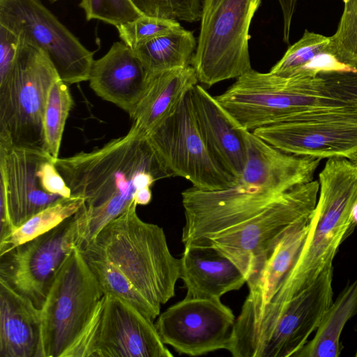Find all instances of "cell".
Instances as JSON below:
<instances>
[{
  "instance_id": "1",
  "label": "cell",
  "mask_w": 357,
  "mask_h": 357,
  "mask_svg": "<svg viewBox=\"0 0 357 357\" xmlns=\"http://www.w3.org/2000/svg\"><path fill=\"white\" fill-rule=\"evenodd\" d=\"M55 165L71 191L84 198L81 247L135 202L136 195L172 176L148 137L131 127L121 137L89 152L58 158Z\"/></svg>"
},
{
  "instance_id": "2",
  "label": "cell",
  "mask_w": 357,
  "mask_h": 357,
  "mask_svg": "<svg viewBox=\"0 0 357 357\" xmlns=\"http://www.w3.org/2000/svg\"><path fill=\"white\" fill-rule=\"evenodd\" d=\"M333 266L287 300L241 309L228 351L234 357H295L333 302Z\"/></svg>"
},
{
  "instance_id": "3",
  "label": "cell",
  "mask_w": 357,
  "mask_h": 357,
  "mask_svg": "<svg viewBox=\"0 0 357 357\" xmlns=\"http://www.w3.org/2000/svg\"><path fill=\"white\" fill-rule=\"evenodd\" d=\"M137 206L132 203L80 248L110 261L160 313L175 294L181 261L172 255L163 229L142 220Z\"/></svg>"
},
{
  "instance_id": "4",
  "label": "cell",
  "mask_w": 357,
  "mask_h": 357,
  "mask_svg": "<svg viewBox=\"0 0 357 357\" xmlns=\"http://www.w3.org/2000/svg\"><path fill=\"white\" fill-rule=\"evenodd\" d=\"M319 195L309 231L294 263L278 286L291 297L310 286L333 261L354 228L351 211L357 202V165L345 157H332L319 175Z\"/></svg>"
},
{
  "instance_id": "5",
  "label": "cell",
  "mask_w": 357,
  "mask_h": 357,
  "mask_svg": "<svg viewBox=\"0 0 357 357\" xmlns=\"http://www.w3.org/2000/svg\"><path fill=\"white\" fill-rule=\"evenodd\" d=\"M215 98L250 131L317 109H341L319 74L281 76L251 69Z\"/></svg>"
},
{
  "instance_id": "6",
  "label": "cell",
  "mask_w": 357,
  "mask_h": 357,
  "mask_svg": "<svg viewBox=\"0 0 357 357\" xmlns=\"http://www.w3.org/2000/svg\"><path fill=\"white\" fill-rule=\"evenodd\" d=\"M20 37L15 64L0 81V141L43 148V120L47 95L60 77L43 50Z\"/></svg>"
},
{
  "instance_id": "7",
  "label": "cell",
  "mask_w": 357,
  "mask_h": 357,
  "mask_svg": "<svg viewBox=\"0 0 357 357\" xmlns=\"http://www.w3.org/2000/svg\"><path fill=\"white\" fill-rule=\"evenodd\" d=\"M261 0H204L198 43L192 60L198 81L208 86L237 79L252 68L251 21Z\"/></svg>"
},
{
  "instance_id": "8",
  "label": "cell",
  "mask_w": 357,
  "mask_h": 357,
  "mask_svg": "<svg viewBox=\"0 0 357 357\" xmlns=\"http://www.w3.org/2000/svg\"><path fill=\"white\" fill-rule=\"evenodd\" d=\"M104 293L79 247L57 271L40 308L37 357H66Z\"/></svg>"
},
{
  "instance_id": "9",
  "label": "cell",
  "mask_w": 357,
  "mask_h": 357,
  "mask_svg": "<svg viewBox=\"0 0 357 357\" xmlns=\"http://www.w3.org/2000/svg\"><path fill=\"white\" fill-rule=\"evenodd\" d=\"M319 191L317 181L297 185L250 220L199 246L212 247L228 257L247 282L284 234L309 224Z\"/></svg>"
},
{
  "instance_id": "10",
  "label": "cell",
  "mask_w": 357,
  "mask_h": 357,
  "mask_svg": "<svg viewBox=\"0 0 357 357\" xmlns=\"http://www.w3.org/2000/svg\"><path fill=\"white\" fill-rule=\"evenodd\" d=\"M153 321L105 293L66 357H172Z\"/></svg>"
},
{
  "instance_id": "11",
  "label": "cell",
  "mask_w": 357,
  "mask_h": 357,
  "mask_svg": "<svg viewBox=\"0 0 357 357\" xmlns=\"http://www.w3.org/2000/svg\"><path fill=\"white\" fill-rule=\"evenodd\" d=\"M190 91L174 113L147 137L172 176L185 178L201 190L229 188L236 179L209 151L197 121Z\"/></svg>"
},
{
  "instance_id": "12",
  "label": "cell",
  "mask_w": 357,
  "mask_h": 357,
  "mask_svg": "<svg viewBox=\"0 0 357 357\" xmlns=\"http://www.w3.org/2000/svg\"><path fill=\"white\" fill-rule=\"evenodd\" d=\"M78 213L52 230L0 255V279L40 309L54 278L67 256L80 248Z\"/></svg>"
},
{
  "instance_id": "13",
  "label": "cell",
  "mask_w": 357,
  "mask_h": 357,
  "mask_svg": "<svg viewBox=\"0 0 357 357\" xmlns=\"http://www.w3.org/2000/svg\"><path fill=\"white\" fill-rule=\"evenodd\" d=\"M0 24L43 50L68 85L89 80L93 52L40 0H0Z\"/></svg>"
},
{
  "instance_id": "14",
  "label": "cell",
  "mask_w": 357,
  "mask_h": 357,
  "mask_svg": "<svg viewBox=\"0 0 357 357\" xmlns=\"http://www.w3.org/2000/svg\"><path fill=\"white\" fill-rule=\"evenodd\" d=\"M252 132L284 152L321 159L347 158L357 147V121L341 109L303 113Z\"/></svg>"
},
{
  "instance_id": "15",
  "label": "cell",
  "mask_w": 357,
  "mask_h": 357,
  "mask_svg": "<svg viewBox=\"0 0 357 357\" xmlns=\"http://www.w3.org/2000/svg\"><path fill=\"white\" fill-rule=\"evenodd\" d=\"M235 321L220 299L185 297L160 314L154 324L165 345L196 356L228 350Z\"/></svg>"
},
{
  "instance_id": "16",
  "label": "cell",
  "mask_w": 357,
  "mask_h": 357,
  "mask_svg": "<svg viewBox=\"0 0 357 357\" xmlns=\"http://www.w3.org/2000/svg\"><path fill=\"white\" fill-rule=\"evenodd\" d=\"M50 157L42 147L0 141V197L6 202L13 231L40 211L63 198L47 192L43 184L42 166Z\"/></svg>"
},
{
  "instance_id": "17",
  "label": "cell",
  "mask_w": 357,
  "mask_h": 357,
  "mask_svg": "<svg viewBox=\"0 0 357 357\" xmlns=\"http://www.w3.org/2000/svg\"><path fill=\"white\" fill-rule=\"evenodd\" d=\"M247 159L239 180L283 194L312 181L321 158L284 152L246 130Z\"/></svg>"
},
{
  "instance_id": "18",
  "label": "cell",
  "mask_w": 357,
  "mask_h": 357,
  "mask_svg": "<svg viewBox=\"0 0 357 357\" xmlns=\"http://www.w3.org/2000/svg\"><path fill=\"white\" fill-rule=\"evenodd\" d=\"M190 93L197 121L209 151L237 180L247 159L246 129L201 85L196 84Z\"/></svg>"
},
{
  "instance_id": "19",
  "label": "cell",
  "mask_w": 357,
  "mask_h": 357,
  "mask_svg": "<svg viewBox=\"0 0 357 357\" xmlns=\"http://www.w3.org/2000/svg\"><path fill=\"white\" fill-rule=\"evenodd\" d=\"M148 77L149 72L132 49L120 41L93 61L88 81L98 96L116 105L130 117L145 91Z\"/></svg>"
},
{
  "instance_id": "20",
  "label": "cell",
  "mask_w": 357,
  "mask_h": 357,
  "mask_svg": "<svg viewBox=\"0 0 357 357\" xmlns=\"http://www.w3.org/2000/svg\"><path fill=\"white\" fill-rule=\"evenodd\" d=\"M180 261L185 297L220 299L246 283L238 266L212 247L184 245Z\"/></svg>"
},
{
  "instance_id": "21",
  "label": "cell",
  "mask_w": 357,
  "mask_h": 357,
  "mask_svg": "<svg viewBox=\"0 0 357 357\" xmlns=\"http://www.w3.org/2000/svg\"><path fill=\"white\" fill-rule=\"evenodd\" d=\"M198 82L191 66L149 73L145 91L130 116L131 127L148 137L174 113Z\"/></svg>"
},
{
  "instance_id": "22",
  "label": "cell",
  "mask_w": 357,
  "mask_h": 357,
  "mask_svg": "<svg viewBox=\"0 0 357 357\" xmlns=\"http://www.w3.org/2000/svg\"><path fill=\"white\" fill-rule=\"evenodd\" d=\"M40 309L0 279V357H37Z\"/></svg>"
},
{
  "instance_id": "23",
  "label": "cell",
  "mask_w": 357,
  "mask_h": 357,
  "mask_svg": "<svg viewBox=\"0 0 357 357\" xmlns=\"http://www.w3.org/2000/svg\"><path fill=\"white\" fill-rule=\"evenodd\" d=\"M308 231L309 224L289 230L278 240L255 274L247 280L249 294L242 309L257 307L270 297L296 259Z\"/></svg>"
},
{
  "instance_id": "24",
  "label": "cell",
  "mask_w": 357,
  "mask_h": 357,
  "mask_svg": "<svg viewBox=\"0 0 357 357\" xmlns=\"http://www.w3.org/2000/svg\"><path fill=\"white\" fill-rule=\"evenodd\" d=\"M357 314V278L347 284L325 312L313 338L295 357H338L340 337L347 321Z\"/></svg>"
},
{
  "instance_id": "25",
  "label": "cell",
  "mask_w": 357,
  "mask_h": 357,
  "mask_svg": "<svg viewBox=\"0 0 357 357\" xmlns=\"http://www.w3.org/2000/svg\"><path fill=\"white\" fill-rule=\"evenodd\" d=\"M193 33L183 28L132 49L149 73L189 66L196 50Z\"/></svg>"
},
{
  "instance_id": "26",
  "label": "cell",
  "mask_w": 357,
  "mask_h": 357,
  "mask_svg": "<svg viewBox=\"0 0 357 357\" xmlns=\"http://www.w3.org/2000/svg\"><path fill=\"white\" fill-rule=\"evenodd\" d=\"M84 203L82 197L72 195L51 204L0 240V255L55 228L77 213Z\"/></svg>"
},
{
  "instance_id": "27",
  "label": "cell",
  "mask_w": 357,
  "mask_h": 357,
  "mask_svg": "<svg viewBox=\"0 0 357 357\" xmlns=\"http://www.w3.org/2000/svg\"><path fill=\"white\" fill-rule=\"evenodd\" d=\"M81 251L104 294H111L124 299L153 321L158 317L160 313L110 261L88 250L81 248Z\"/></svg>"
},
{
  "instance_id": "28",
  "label": "cell",
  "mask_w": 357,
  "mask_h": 357,
  "mask_svg": "<svg viewBox=\"0 0 357 357\" xmlns=\"http://www.w3.org/2000/svg\"><path fill=\"white\" fill-rule=\"evenodd\" d=\"M67 84L61 78L52 84L45 107L43 129V149L56 159L65 125L73 105V100Z\"/></svg>"
},
{
  "instance_id": "29",
  "label": "cell",
  "mask_w": 357,
  "mask_h": 357,
  "mask_svg": "<svg viewBox=\"0 0 357 357\" xmlns=\"http://www.w3.org/2000/svg\"><path fill=\"white\" fill-rule=\"evenodd\" d=\"M329 43L330 37L305 30L269 72L281 76L294 75L317 55L328 53Z\"/></svg>"
},
{
  "instance_id": "30",
  "label": "cell",
  "mask_w": 357,
  "mask_h": 357,
  "mask_svg": "<svg viewBox=\"0 0 357 357\" xmlns=\"http://www.w3.org/2000/svg\"><path fill=\"white\" fill-rule=\"evenodd\" d=\"M343 12L335 33L330 36L328 53L357 68V0H343Z\"/></svg>"
},
{
  "instance_id": "31",
  "label": "cell",
  "mask_w": 357,
  "mask_h": 357,
  "mask_svg": "<svg viewBox=\"0 0 357 357\" xmlns=\"http://www.w3.org/2000/svg\"><path fill=\"white\" fill-rule=\"evenodd\" d=\"M143 15L174 21L195 22L201 19V0H131Z\"/></svg>"
},
{
  "instance_id": "32",
  "label": "cell",
  "mask_w": 357,
  "mask_h": 357,
  "mask_svg": "<svg viewBox=\"0 0 357 357\" xmlns=\"http://www.w3.org/2000/svg\"><path fill=\"white\" fill-rule=\"evenodd\" d=\"M116 28L121 41L134 49L143 43L183 27L177 21L142 15Z\"/></svg>"
},
{
  "instance_id": "33",
  "label": "cell",
  "mask_w": 357,
  "mask_h": 357,
  "mask_svg": "<svg viewBox=\"0 0 357 357\" xmlns=\"http://www.w3.org/2000/svg\"><path fill=\"white\" fill-rule=\"evenodd\" d=\"M86 20H101L116 27L143 15L131 0H81Z\"/></svg>"
},
{
  "instance_id": "34",
  "label": "cell",
  "mask_w": 357,
  "mask_h": 357,
  "mask_svg": "<svg viewBox=\"0 0 357 357\" xmlns=\"http://www.w3.org/2000/svg\"><path fill=\"white\" fill-rule=\"evenodd\" d=\"M331 97L357 121V68L319 74Z\"/></svg>"
},
{
  "instance_id": "35",
  "label": "cell",
  "mask_w": 357,
  "mask_h": 357,
  "mask_svg": "<svg viewBox=\"0 0 357 357\" xmlns=\"http://www.w3.org/2000/svg\"><path fill=\"white\" fill-rule=\"evenodd\" d=\"M20 46V37L13 31L0 24V81L11 71Z\"/></svg>"
},
{
  "instance_id": "36",
  "label": "cell",
  "mask_w": 357,
  "mask_h": 357,
  "mask_svg": "<svg viewBox=\"0 0 357 357\" xmlns=\"http://www.w3.org/2000/svg\"><path fill=\"white\" fill-rule=\"evenodd\" d=\"M283 17V40L289 42L291 21L295 13L297 0H278Z\"/></svg>"
},
{
  "instance_id": "37",
  "label": "cell",
  "mask_w": 357,
  "mask_h": 357,
  "mask_svg": "<svg viewBox=\"0 0 357 357\" xmlns=\"http://www.w3.org/2000/svg\"><path fill=\"white\" fill-rule=\"evenodd\" d=\"M351 220L354 226H357V202L354 204L351 211Z\"/></svg>"
},
{
  "instance_id": "38",
  "label": "cell",
  "mask_w": 357,
  "mask_h": 357,
  "mask_svg": "<svg viewBox=\"0 0 357 357\" xmlns=\"http://www.w3.org/2000/svg\"><path fill=\"white\" fill-rule=\"evenodd\" d=\"M351 162L357 165V147L347 157Z\"/></svg>"
},
{
  "instance_id": "39",
  "label": "cell",
  "mask_w": 357,
  "mask_h": 357,
  "mask_svg": "<svg viewBox=\"0 0 357 357\" xmlns=\"http://www.w3.org/2000/svg\"><path fill=\"white\" fill-rule=\"evenodd\" d=\"M49 1H50V2L54 3V2H56V1H59V0H49Z\"/></svg>"
},
{
  "instance_id": "40",
  "label": "cell",
  "mask_w": 357,
  "mask_h": 357,
  "mask_svg": "<svg viewBox=\"0 0 357 357\" xmlns=\"http://www.w3.org/2000/svg\"><path fill=\"white\" fill-rule=\"evenodd\" d=\"M355 356L357 357V349L356 351Z\"/></svg>"
}]
</instances>
